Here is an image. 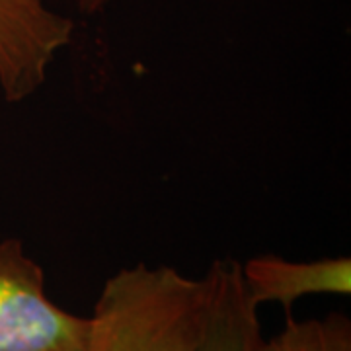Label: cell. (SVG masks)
Instances as JSON below:
<instances>
[{
  "mask_svg": "<svg viewBox=\"0 0 351 351\" xmlns=\"http://www.w3.org/2000/svg\"><path fill=\"white\" fill-rule=\"evenodd\" d=\"M207 304L205 277L137 263L100 291L84 351H197Z\"/></svg>",
  "mask_w": 351,
  "mask_h": 351,
  "instance_id": "6da1fadb",
  "label": "cell"
},
{
  "mask_svg": "<svg viewBox=\"0 0 351 351\" xmlns=\"http://www.w3.org/2000/svg\"><path fill=\"white\" fill-rule=\"evenodd\" d=\"M88 326V316L51 301L43 267L20 240H0V351H84Z\"/></svg>",
  "mask_w": 351,
  "mask_h": 351,
  "instance_id": "7a4b0ae2",
  "label": "cell"
},
{
  "mask_svg": "<svg viewBox=\"0 0 351 351\" xmlns=\"http://www.w3.org/2000/svg\"><path fill=\"white\" fill-rule=\"evenodd\" d=\"M75 22L45 0H0V94L8 104L32 98L69 47Z\"/></svg>",
  "mask_w": 351,
  "mask_h": 351,
  "instance_id": "3957f363",
  "label": "cell"
},
{
  "mask_svg": "<svg viewBox=\"0 0 351 351\" xmlns=\"http://www.w3.org/2000/svg\"><path fill=\"white\" fill-rule=\"evenodd\" d=\"M240 277L248 301L258 308L276 302L291 316L293 304L306 295H350V256L291 262L281 256L262 254L240 263Z\"/></svg>",
  "mask_w": 351,
  "mask_h": 351,
  "instance_id": "277c9868",
  "label": "cell"
},
{
  "mask_svg": "<svg viewBox=\"0 0 351 351\" xmlns=\"http://www.w3.org/2000/svg\"><path fill=\"white\" fill-rule=\"evenodd\" d=\"M207 304L197 351H256L262 341L258 308L248 301L240 263L217 260L205 274Z\"/></svg>",
  "mask_w": 351,
  "mask_h": 351,
  "instance_id": "5b68a950",
  "label": "cell"
},
{
  "mask_svg": "<svg viewBox=\"0 0 351 351\" xmlns=\"http://www.w3.org/2000/svg\"><path fill=\"white\" fill-rule=\"evenodd\" d=\"M256 351H351V320L341 313L304 320L291 314L283 330L262 338Z\"/></svg>",
  "mask_w": 351,
  "mask_h": 351,
  "instance_id": "8992f818",
  "label": "cell"
},
{
  "mask_svg": "<svg viewBox=\"0 0 351 351\" xmlns=\"http://www.w3.org/2000/svg\"><path fill=\"white\" fill-rule=\"evenodd\" d=\"M108 4H110V0H78V8L84 16H94V14L101 12Z\"/></svg>",
  "mask_w": 351,
  "mask_h": 351,
  "instance_id": "52a82bcc",
  "label": "cell"
}]
</instances>
